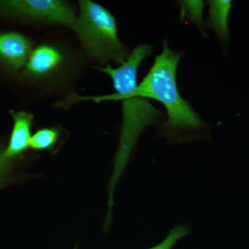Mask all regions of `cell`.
Returning a JSON list of instances; mask_svg holds the SVG:
<instances>
[{
	"label": "cell",
	"instance_id": "obj_1",
	"mask_svg": "<svg viewBox=\"0 0 249 249\" xmlns=\"http://www.w3.org/2000/svg\"><path fill=\"white\" fill-rule=\"evenodd\" d=\"M151 46L139 45L135 47L124 63L116 68L109 65L105 67H96L98 71L111 77L116 92L100 96H80L72 94L70 102L93 101L96 103L105 101H122L123 124L120 142L114 158V170L108 187V208L110 213L114 188L124 173L139 136L144 129L157 122L162 116L161 111L150 103L147 98L136 94L137 74L142 62L152 53Z\"/></svg>",
	"mask_w": 249,
	"mask_h": 249
},
{
	"label": "cell",
	"instance_id": "obj_2",
	"mask_svg": "<svg viewBox=\"0 0 249 249\" xmlns=\"http://www.w3.org/2000/svg\"><path fill=\"white\" fill-rule=\"evenodd\" d=\"M182 55V52L171 50L164 41L163 51L135 90L141 97L155 100L164 106L168 114L164 126L171 131L195 130L204 125L200 116L178 91L177 71Z\"/></svg>",
	"mask_w": 249,
	"mask_h": 249
},
{
	"label": "cell",
	"instance_id": "obj_3",
	"mask_svg": "<svg viewBox=\"0 0 249 249\" xmlns=\"http://www.w3.org/2000/svg\"><path fill=\"white\" fill-rule=\"evenodd\" d=\"M79 9L73 29L87 53L101 63H124L129 53L119 39L114 16L101 5L89 0L79 1Z\"/></svg>",
	"mask_w": 249,
	"mask_h": 249
},
{
	"label": "cell",
	"instance_id": "obj_4",
	"mask_svg": "<svg viewBox=\"0 0 249 249\" xmlns=\"http://www.w3.org/2000/svg\"><path fill=\"white\" fill-rule=\"evenodd\" d=\"M0 14L36 22L55 23L73 29L76 22L74 10L60 0H3Z\"/></svg>",
	"mask_w": 249,
	"mask_h": 249
},
{
	"label": "cell",
	"instance_id": "obj_5",
	"mask_svg": "<svg viewBox=\"0 0 249 249\" xmlns=\"http://www.w3.org/2000/svg\"><path fill=\"white\" fill-rule=\"evenodd\" d=\"M32 47L30 39L19 33L0 34V60L11 70L17 71L25 66Z\"/></svg>",
	"mask_w": 249,
	"mask_h": 249
},
{
	"label": "cell",
	"instance_id": "obj_6",
	"mask_svg": "<svg viewBox=\"0 0 249 249\" xmlns=\"http://www.w3.org/2000/svg\"><path fill=\"white\" fill-rule=\"evenodd\" d=\"M11 115L14 119V127L9 143L3 155L5 160L13 162L15 159L22 155L30 147L34 115L23 111L18 112L11 111Z\"/></svg>",
	"mask_w": 249,
	"mask_h": 249
},
{
	"label": "cell",
	"instance_id": "obj_7",
	"mask_svg": "<svg viewBox=\"0 0 249 249\" xmlns=\"http://www.w3.org/2000/svg\"><path fill=\"white\" fill-rule=\"evenodd\" d=\"M63 55L55 47L43 45L31 52L24 72L34 78H44L55 71L61 65Z\"/></svg>",
	"mask_w": 249,
	"mask_h": 249
},
{
	"label": "cell",
	"instance_id": "obj_8",
	"mask_svg": "<svg viewBox=\"0 0 249 249\" xmlns=\"http://www.w3.org/2000/svg\"><path fill=\"white\" fill-rule=\"evenodd\" d=\"M209 6V16L208 25L214 31L223 43H227L229 40V17L232 7L231 1L211 0L208 1Z\"/></svg>",
	"mask_w": 249,
	"mask_h": 249
},
{
	"label": "cell",
	"instance_id": "obj_9",
	"mask_svg": "<svg viewBox=\"0 0 249 249\" xmlns=\"http://www.w3.org/2000/svg\"><path fill=\"white\" fill-rule=\"evenodd\" d=\"M59 139V132L55 128H42L31 137L30 147L34 150H47L55 146Z\"/></svg>",
	"mask_w": 249,
	"mask_h": 249
},
{
	"label": "cell",
	"instance_id": "obj_10",
	"mask_svg": "<svg viewBox=\"0 0 249 249\" xmlns=\"http://www.w3.org/2000/svg\"><path fill=\"white\" fill-rule=\"evenodd\" d=\"M181 19L188 18L196 27L204 32V20L203 10L205 4L203 1H181Z\"/></svg>",
	"mask_w": 249,
	"mask_h": 249
},
{
	"label": "cell",
	"instance_id": "obj_11",
	"mask_svg": "<svg viewBox=\"0 0 249 249\" xmlns=\"http://www.w3.org/2000/svg\"><path fill=\"white\" fill-rule=\"evenodd\" d=\"M188 228L185 226H178L170 232L161 243L149 249H172L178 240L188 235Z\"/></svg>",
	"mask_w": 249,
	"mask_h": 249
},
{
	"label": "cell",
	"instance_id": "obj_12",
	"mask_svg": "<svg viewBox=\"0 0 249 249\" xmlns=\"http://www.w3.org/2000/svg\"><path fill=\"white\" fill-rule=\"evenodd\" d=\"M4 148L0 142V188L7 182L9 173L11 170L12 162L5 160L4 157Z\"/></svg>",
	"mask_w": 249,
	"mask_h": 249
},
{
	"label": "cell",
	"instance_id": "obj_13",
	"mask_svg": "<svg viewBox=\"0 0 249 249\" xmlns=\"http://www.w3.org/2000/svg\"><path fill=\"white\" fill-rule=\"evenodd\" d=\"M77 249V248H74V249Z\"/></svg>",
	"mask_w": 249,
	"mask_h": 249
}]
</instances>
